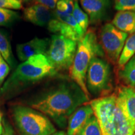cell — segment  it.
Here are the masks:
<instances>
[{"mask_svg": "<svg viewBox=\"0 0 135 135\" xmlns=\"http://www.w3.org/2000/svg\"><path fill=\"white\" fill-rule=\"evenodd\" d=\"M89 101V98L73 81H64L38 94L29 105L63 126L76 109Z\"/></svg>", "mask_w": 135, "mask_h": 135, "instance_id": "1", "label": "cell"}, {"mask_svg": "<svg viewBox=\"0 0 135 135\" xmlns=\"http://www.w3.org/2000/svg\"><path fill=\"white\" fill-rule=\"evenodd\" d=\"M56 73L46 55L40 54L33 56L18 66L1 88V94H15Z\"/></svg>", "mask_w": 135, "mask_h": 135, "instance_id": "2", "label": "cell"}, {"mask_svg": "<svg viewBox=\"0 0 135 135\" xmlns=\"http://www.w3.org/2000/svg\"><path fill=\"white\" fill-rule=\"evenodd\" d=\"M103 135H133L134 132L116 103L115 94L89 102Z\"/></svg>", "mask_w": 135, "mask_h": 135, "instance_id": "3", "label": "cell"}, {"mask_svg": "<svg viewBox=\"0 0 135 135\" xmlns=\"http://www.w3.org/2000/svg\"><path fill=\"white\" fill-rule=\"evenodd\" d=\"M103 55L97 34L94 30H88L81 40L78 42L75 58L70 68V76L89 98L90 94L86 83L88 70L93 59L103 57Z\"/></svg>", "mask_w": 135, "mask_h": 135, "instance_id": "4", "label": "cell"}, {"mask_svg": "<svg viewBox=\"0 0 135 135\" xmlns=\"http://www.w3.org/2000/svg\"><path fill=\"white\" fill-rule=\"evenodd\" d=\"M13 116L21 135H51L56 132L55 127L46 116L31 108L16 106Z\"/></svg>", "mask_w": 135, "mask_h": 135, "instance_id": "5", "label": "cell"}, {"mask_svg": "<svg viewBox=\"0 0 135 135\" xmlns=\"http://www.w3.org/2000/svg\"><path fill=\"white\" fill-rule=\"evenodd\" d=\"M86 87L89 94L98 98L109 95L113 89L111 66L102 57L93 59L86 74Z\"/></svg>", "mask_w": 135, "mask_h": 135, "instance_id": "6", "label": "cell"}, {"mask_svg": "<svg viewBox=\"0 0 135 135\" xmlns=\"http://www.w3.org/2000/svg\"><path fill=\"white\" fill-rule=\"evenodd\" d=\"M78 43L62 35H53L45 55L56 71H65L71 66Z\"/></svg>", "mask_w": 135, "mask_h": 135, "instance_id": "7", "label": "cell"}, {"mask_svg": "<svg viewBox=\"0 0 135 135\" xmlns=\"http://www.w3.org/2000/svg\"><path fill=\"white\" fill-rule=\"evenodd\" d=\"M128 37V34L118 30L111 23H106L101 27L99 43L111 63H118Z\"/></svg>", "mask_w": 135, "mask_h": 135, "instance_id": "8", "label": "cell"}, {"mask_svg": "<svg viewBox=\"0 0 135 135\" xmlns=\"http://www.w3.org/2000/svg\"><path fill=\"white\" fill-rule=\"evenodd\" d=\"M48 28L52 33H58L77 43L85 35L72 15L64 16L55 13V17L48 23Z\"/></svg>", "mask_w": 135, "mask_h": 135, "instance_id": "9", "label": "cell"}, {"mask_svg": "<svg viewBox=\"0 0 135 135\" xmlns=\"http://www.w3.org/2000/svg\"><path fill=\"white\" fill-rule=\"evenodd\" d=\"M115 94L116 103L128 124L135 131V88L122 85Z\"/></svg>", "mask_w": 135, "mask_h": 135, "instance_id": "10", "label": "cell"}, {"mask_svg": "<svg viewBox=\"0 0 135 135\" xmlns=\"http://www.w3.org/2000/svg\"><path fill=\"white\" fill-rule=\"evenodd\" d=\"M81 6L88 16L89 23L97 25L105 19L111 8V0H80Z\"/></svg>", "mask_w": 135, "mask_h": 135, "instance_id": "11", "label": "cell"}, {"mask_svg": "<svg viewBox=\"0 0 135 135\" xmlns=\"http://www.w3.org/2000/svg\"><path fill=\"white\" fill-rule=\"evenodd\" d=\"M94 111L90 104L81 106L68 119L66 135H79L91 118Z\"/></svg>", "mask_w": 135, "mask_h": 135, "instance_id": "12", "label": "cell"}, {"mask_svg": "<svg viewBox=\"0 0 135 135\" xmlns=\"http://www.w3.org/2000/svg\"><path fill=\"white\" fill-rule=\"evenodd\" d=\"M50 41L48 39L35 38L31 41L19 44L16 46V54L21 61H25L33 56L45 55L48 50Z\"/></svg>", "mask_w": 135, "mask_h": 135, "instance_id": "13", "label": "cell"}, {"mask_svg": "<svg viewBox=\"0 0 135 135\" xmlns=\"http://www.w3.org/2000/svg\"><path fill=\"white\" fill-rule=\"evenodd\" d=\"M24 16L25 20L33 25L44 26L48 25L55 17V13L46 6L36 3L25 8Z\"/></svg>", "mask_w": 135, "mask_h": 135, "instance_id": "14", "label": "cell"}, {"mask_svg": "<svg viewBox=\"0 0 135 135\" xmlns=\"http://www.w3.org/2000/svg\"><path fill=\"white\" fill-rule=\"evenodd\" d=\"M121 31L127 34L135 33V12L118 11L111 23Z\"/></svg>", "mask_w": 135, "mask_h": 135, "instance_id": "15", "label": "cell"}, {"mask_svg": "<svg viewBox=\"0 0 135 135\" xmlns=\"http://www.w3.org/2000/svg\"><path fill=\"white\" fill-rule=\"evenodd\" d=\"M118 76L126 86L135 88V55L119 70Z\"/></svg>", "mask_w": 135, "mask_h": 135, "instance_id": "16", "label": "cell"}, {"mask_svg": "<svg viewBox=\"0 0 135 135\" xmlns=\"http://www.w3.org/2000/svg\"><path fill=\"white\" fill-rule=\"evenodd\" d=\"M135 55V33L131 34L126 39L125 44L118 61V68L122 69Z\"/></svg>", "mask_w": 135, "mask_h": 135, "instance_id": "17", "label": "cell"}, {"mask_svg": "<svg viewBox=\"0 0 135 135\" xmlns=\"http://www.w3.org/2000/svg\"><path fill=\"white\" fill-rule=\"evenodd\" d=\"M0 53L6 63L11 68L15 65V61L9 40L6 35L0 31Z\"/></svg>", "mask_w": 135, "mask_h": 135, "instance_id": "18", "label": "cell"}, {"mask_svg": "<svg viewBox=\"0 0 135 135\" xmlns=\"http://www.w3.org/2000/svg\"><path fill=\"white\" fill-rule=\"evenodd\" d=\"M72 15L78 25L85 34L86 33L89 23V18L86 13L80 7L78 0H74V9Z\"/></svg>", "mask_w": 135, "mask_h": 135, "instance_id": "19", "label": "cell"}, {"mask_svg": "<svg viewBox=\"0 0 135 135\" xmlns=\"http://www.w3.org/2000/svg\"><path fill=\"white\" fill-rule=\"evenodd\" d=\"M79 135H103L98 121L94 114L89 119Z\"/></svg>", "mask_w": 135, "mask_h": 135, "instance_id": "20", "label": "cell"}, {"mask_svg": "<svg viewBox=\"0 0 135 135\" xmlns=\"http://www.w3.org/2000/svg\"><path fill=\"white\" fill-rule=\"evenodd\" d=\"M74 9V0H60L56 6L55 14L60 15H72Z\"/></svg>", "mask_w": 135, "mask_h": 135, "instance_id": "21", "label": "cell"}, {"mask_svg": "<svg viewBox=\"0 0 135 135\" xmlns=\"http://www.w3.org/2000/svg\"><path fill=\"white\" fill-rule=\"evenodd\" d=\"M19 18V15L12 9L0 8V26H7Z\"/></svg>", "mask_w": 135, "mask_h": 135, "instance_id": "22", "label": "cell"}, {"mask_svg": "<svg viewBox=\"0 0 135 135\" xmlns=\"http://www.w3.org/2000/svg\"><path fill=\"white\" fill-rule=\"evenodd\" d=\"M114 8L118 11L135 12V0H114Z\"/></svg>", "mask_w": 135, "mask_h": 135, "instance_id": "23", "label": "cell"}, {"mask_svg": "<svg viewBox=\"0 0 135 135\" xmlns=\"http://www.w3.org/2000/svg\"><path fill=\"white\" fill-rule=\"evenodd\" d=\"M23 7L21 1L18 0H0V8L20 9Z\"/></svg>", "mask_w": 135, "mask_h": 135, "instance_id": "24", "label": "cell"}, {"mask_svg": "<svg viewBox=\"0 0 135 135\" xmlns=\"http://www.w3.org/2000/svg\"><path fill=\"white\" fill-rule=\"evenodd\" d=\"M10 71V66L0 53V86L2 84Z\"/></svg>", "mask_w": 135, "mask_h": 135, "instance_id": "25", "label": "cell"}, {"mask_svg": "<svg viewBox=\"0 0 135 135\" xmlns=\"http://www.w3.org/2000/svg\"><path fill=\"white\" fill-rule=\"evenodd\" d=\"M60 0H35L36 3L43 4L51 9L56 8L57 3Z\"/></svg>", "mask_w": 135, "mask_h": 135, "instance_id": "26", "label": "cell"}, {"mask_svg": "<svg viewBox=\"0 0 135 135\" xmlns=\"http://www.w3.org/2000/svg\"><path fill=\"white\" fill-rule=\"evenodd\" d=\"M3 131L2 135H15L13 128L6 121H3Z\"/></svg>", "mask_w": 135, "mask_h": 135, "instance_id": "27", "label": "cell"}, {"mask_svg": "<svg viewBox=\"0 0 135 135\" xmlns=\"http://www.w3.org/2000/svg\"><path fill=\"white\" fill-rule=\"evenodd\" d=\"M3 131V120H2V113L0 111V135H2Z\"/></svg>", "mask_w": 135, "mask_h": 135, "instance_id": "28", "label": "cell"}, {"mask_svg": "<svg viewBox=\"0 0 135 135\" xmlns=\"http://www.w3.org/2000/svg\"><path fill=\"white\" fill-rule=\"evenodd\" d=\"M51 135H66V134L64 131H58V132H55V133H53V134Z\"/></svg>", "mask_w": 135, "mask_h": 135, "instance_id": "29", "label": "cell"}, {"mask_svg": "<svg viewBox=\"0 0 135 135\" xmlns=\"http://www.w3.org/2000/svg\"><path fill=\"white\" fill-rule=\"evenodd\" d=\"M18 1H28V0H18Z\"/></svg>", "mask_w": 135, "mask_h": 135, "instance_id": "30", "label": "cell"}, {"mask_svg": "<svg viewBox=\"0 0 135 135\" xmlns=\"http://www.w3.org/2000/svg\"><path fill=\"white\" fill-rule=\"evenodd\" d=\"M133 135H135V131H134V133H133Z\"/></svg>", "mask_w": 135, "mask_h": 135, "instance_id": "31", "label": "cell"}]
</instances>
